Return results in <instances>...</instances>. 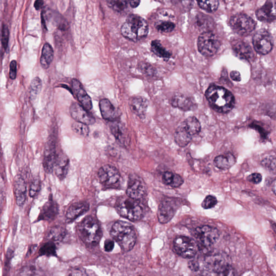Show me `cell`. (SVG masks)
<instances>
[{"instance_id":"obj_1","label":"cell","mask_w":276,"mask_h":276,"mask_svg":"<svg viewBox=\"0 0 276 276\" xmlns=\"http://www.w3.org/2000/svg\"><path fill=\"white\" fill-rule=\"evenodd\" d=\"M205 95L211 108L218 113L227 114L235 106V98L233 93L223 86L210 85Z\"/></svg>"},{"instance_id":"obj_2","label":"cell","mask_w":276,"mask_h":276,"mask_svg":"<svg viewBox=\"0 0 276 276\" xmlns=\"http://www.w3.org/2000/svg\"><path fill=\"white\" fill-rule=\"evenodd\" d=\"M110 235L124 251H130L135 245L136 232L130 223L122 220L115 223L110 231Z\"/></svg>"},{"instance_id":"obj_3","label":"cell","mask_w":276,"mask_h":276,"mask_svg":"<svg viewBox=\"0 0 276 276\" xmlns=\"http://www.w3.org/2000/svg\"><path fill=\"white\" fill-rule=\"evenodd\" d=\"M148 33L146 21L137 15H130L121 28V33L126 38L136 42L145 38Z\"/></svg>"},{"instance_id":"obj_4","label":"cell","mask_w":276,"mask_h":276,"mask_svg":"<svg viewBox=\"0 0 276 276\" xmlns=\"http://www.w3.org/2000/svg\"><path fill=\"white\" fill-rule=\"evenodd\" d=\"M198 250L204 255H210L219 239V233L216 228L209 226L198 227L194 231Z\"/></svg>"},{"instance_id":"obj_5","label":"cell","mask_w":276,"mask_h":276,"mask_svg":"<svg viewBox=\"0 0 276 276\" xmlns=\"http://www.w3.org/2000/svg\"><path fill=\"white\" fill-rule=\"evenodd\" d=\"M82 240L89 245H96L102 237V232L98 220L92 216L85 217L78 227Z\"/></svg>"},{"instance_id":"obj_6","label":"cell","mask_w":276,"mask_h":276,"mask_svg":"<svg viewBox=\"0 0 276 276\" xmlns=\"http://www.w3.org/2000/svg\"><path fill=\"white\" fill-rule=\"evenodd\" d=\"M115 208L120 216L132 222L140 220L143 215V209L137 201L128 196L118 199Z\"/></svg>"},{"instance_id":"obj_7","label":"cell","mask_w":276,"mask_h":276,"mask_svg":"<svg viewBox=\"0 0 276 276\" xmlns=\"http://www.w3.org/2000/svg\"><path fill=\"white\" fill-rule=\"evenodd\" d=\"M220 45L219 38L211 31L202 33L198 38V50L205 57L214 56L218 51Z\"/></svg>"},{"instance_id":"obj_8","label":"cell","mask_w":276,"mask_h":276,"mask_svg":"<svg viewBox=\"0 0 276 276\" xmlns=\"http://www.w3.org/2000/svg\"><path fill=\"white\" fill-rule=\"evenodd\" d=\"M173 248L176 253L185 258H193L197 254L198 249L196 242L187 236H178L173 242Z\"/></svg>"},{"instance_id":"obj_9","label":"cell","mask_w":276,"mask_h":276,"mask_svg":"<svg viewBox=\"0 0 276 276\" xmlns=\"http://www.w3.org/2000/svg\"><path fill=\"white\" fill-rule=\"evenodd\" d=\"M230 25L235 33L242 36L248 35L256 27L254 20L242 14L234 16L230 21Z\"/></svg>"},{"instance_id":"obj_10","label":"cell","mask_w":276,"mask_h":276,"mask_svg":"<svg viewBox=\"0 0 276 276\" xmlns=\"http://www.w3.org/2000/svg\"><path fill=\"white\" fill-rule=\"evenodd\" d=\"M180 202L174 199H165L159 205L157 218L161 224H168L175 216Z\"/></svg>"},{"instance_id":"obj_11","label":"cell","mask_w":276,"mask_h":276,"mask_svg":"<svg viewBox=\"0 0 276 276\" xmlns=\"http://www.w3.org/2000/svg\"><path fill=\"white\" fill-rule=\"evenodd\" d=\"M252 43L255 51L261 54L269 53L273 46L272 37L265 30L257 31L252 39Z\"/></svg>"},{"instance_id":"obj_12","label":"cell","mask_w":276,"mask_h":276,"mask_svg":"<svg viewBox=\"0 0 276 276\" xmlns=\"http://www.w3.org/2000/svg\"><path fill=\"white\" fill-rule=\"evenodd\" d=\"M208 264L212 271L219 275H233L235 271L232 266L222 255L210 257Z\"/></svg>"},{"instance_id":"obj_13","label":"cell","mask_w":276,"mask_h":276,"mask_svg":"<svg viewBox=\"0 0 276 276\" xmlns=\"http://www.w3.org/2000/svg\"><path fill=\"white\" fill-rule=\"evenodd\" d=\"M98 176L100 183L105 186H113L120 181L119 171L111 164H105L98 171Z\"/></svg>"},{"instance_id":"obj_14","label":"cell","mask_w":276,"mask_h":276,"mask_svg":"<svg viewBox=\"0 0 276 276\" xmlns=\"http://www.w3.org/2000/svg\"><path fill=\"white\" fill-rule=\"evenodd\" d=\"M69 112L71 116L76 122H80L88 125L96 123V119L88 111L80 104L73 102L70 106Z\"/></svg>"},{"instance_id":"obj_15","label":"cell","mask_w":276,"mask_h":276,"mask_svg":"<svg viewBox=\"0 0 276 276\" xmlns=\"http://www.w3.org/2000/svg\"><path fill=\"white\" fill-rule=\"evenodd\" d=\"M109 127L118 144L124 147L129 145L130 137L127 129L123 123L118 120L112 122H110Z\"/></svg>"},{"instance_id":"obj_16","label":"cell","mask_w":276,"mask_h":276,"mask_svg":"<svg viewBox=\"0 0 276 276\" xmlns=\"http://www.w3.org/2000/svg\"><path fill=\"white\" fill-rule=\"evenodd\" d=\"M73 93L81 105L88 111L92 108V99L83 88L82 83L77 79H73L72 81Z\"/></svg>"},{"instance_id":"obj_17","label":"cell","mask_w":276,"mask_h":276,"mask_svg":"<svg viewBox=\"0 0 276 276\" xmlns=\"http://www.w3.org/2000/svg\"><path fill=\"white\" fill-rule=\"evenodd\" d=\"M146 192L145 185L140 179L135 178L129 180L126 190V194L129 198L139 200L144 198Z\"/></svg>"},{"instance_id":"obj_18","label":"cell","mask_w":276,"mask_h":276,"mask_svg":"<svg viewBox=\"0 0 276 276\" xmlns=\"http://www.w3.org/2000/svg\"><path fill=\"white\" fill-rule=\"evenodd\" d=\"M172 107L178 108L182 111H192L197 107L195 100L182 94H177L173 96L171 101Z\"/></svg>"},{"instance_id":"obj_19","label":"cell","mask_w":276,"mask_h":276,"mask_svg":"<svg viewBox=\"0 0 276 276\" xmlns=\"http://www.w3.org/2000/svg\"><path fill=\"white\" fill-rule=\"evenodd\" d=\"M275 0H267L265 4L256 12V17L259 21L266 22L275 19Z\"/></svg>"},{"instance_id":"obj_20","label":"cell","mask_w":276,"mask_h":276,"mask_svg":"<svg viewBox=\"0 0 276 276\" xmlns=\"http://www.w3.org/2000/svg\"><path fill=\"white\" fill-rule=\"evenodd\" d=\"M99 108L102 118L109 122L118 120L119 115L115 107L108 99H102L99 101Z\"/></svg>"},{"instance_id":"obj_21","label":"cell","mask_w":276,"mask_h":276,"mask_svg":"<svg viewBox=\"0 0 276 276\" xmlns=\"http://www.w3.org/2000/svg\"><path fill=\"white\" fill-rule=\"evenodd\" d=\"M148 105V100L143 97H133L130 102L131 112L140 118L145 117Z\"/></svg>"},{"instance_id":"obj_22","label":"cell","mask_w":276,"mask_h":276,"mask_svg":"<svg viewBox=\"0 0 276 276\" xmlns=\"http://www.w3.org/2000/svg\"><path fill=\"white\" fill-rule=\"evenodd\" d=\"M57 157L54 145L51 143L47 145L43 162V167L46 173H51L53 172Z\"/></svg>"},{"instance_id":"obj_23","label":"cell","mask_w":276,"mask_h":276,"mask_svg":"<svg viewBox=\"0 0 276 276\" xmlns=\"http://www.w3.org/2000/svg\"><path fill=\"white\" fill-rule=\"evenodd\" d=\"M233 49L241 59L251 61L254 58V53L251 46L240 40H235L232 43Z\"/></svg>"},{"instance_id":"obj_24","label":"cell","mask_w":276,"mask_h":276,"mask_svg":"<svg viewBox=\"0 0 276 276\" xmlns=\"http://www.w3.org/2000/svg\"><path fill=\"white\" fill-rule=\"evenodd\" d=\"M16 201L19 206L25 203L27 198V186L24 179L21 177L16 178L14 183Z\"/></svg>"},{"instance_id":"obj_25","label":"cell","mask_w":276,"mask_h":276,"mask_svg":"<svg viewBox=\"0 0 276 276\" xmlns=\"http://www.w3.org/2000/svg\"><path fill=\"white\" fill-rule=\"evenodd\" d=\"M59 209L58 203L50 199L44 205L39 215L38 219L46 220H53L58 215Z\"/></svg>"},{"instance_id":"obj_26","label":"cell","mask_w":276,"mask_h":276,"mask_svg":"<svg viewBox=\"0 0 276 276\" xmlns=\"http://www.w3.org/2000/svg\"><path fill=\"white\" fill-rule=\"evenodd\" d=\"M90 208L89 204L85 201L74 203L71 205L66 212V217L70 220H74L85 213Z\"/></svg>"},{"instance_id":"obj_27","label":"cell","mask_w":276,"mask_h":276,"mask_svg":"<svg viewBox=\"0 0 276 276\" xmlns=\"http://www.w3.org/2000/svg\"><path fill=\"white\" fill-rule=\"evenodd\" d=\"M70 161L68 157L63 154L58 155L54 170L57 177L60 179H64L68 172Z\"/></svg>"},{"instance_id":"obj_28","label":"cell","mask_w":276,"mask_h":276,"mask_svg":"<svg viewBox=\"0 0 276 276\" xmlns=\"http://www.w3.org/2000/svg\"><path fill=\"white\" fill-rule=\"evenodd\" d=\"M236 159L235 156L228 153L216 156L214 160L215 167L222 170H227L231 169L235 164Z\"/></svg>"},{"instance_id":"obj_29","label":"cell","mask_w":276,"mask_h":276,"mask_svg":"<svg viewBox=\"0 0 276 276\" xmlns=\"http://www.w3.org/2000/svg\"><path fill=\"white\" fill-rule=\"evenodd\" d=\"M174 138L177 145L180 147H185L191 143L193 137L181 124L175 131Z\"/></svg>"},{"instance_id":"obj_30","label":"cell","mask_w":276,"mask_h":276,"mask_svg":"<svg viewBox=\"0 0 276 276\" xmlns=\"http://www.w3.org/2000/svg\"><path fill=\"white\" fill-rule=\"evenodd\" d=\"M195 24L196 28L202 33L211 31L214 26L213 20L208 16L202 14L196 16Z\"/></svg>"},{"instance_id":"obj_31","label":"cell","mask_w":276,"mask_h":276,"mask_svg":"<svg viewBox=\"0 0 276 276\" xmlns=\"http://www.w3.org/2000/svg\"><path fill=\"white\" fill-rule=\"evenodd\" d=\"M185 129L193 137L201 132V125L198 119L195 117H189L182 123H181Z\"/></svg>"},{"instance_id":"obj_32","label":"cell","mask_w":276,"mask_h":276,"mask_svg":"<svg viewBox=\"0 0 276 276\" xmlns=\"http://www.w3.org/2000/svg\"><path fill=\"white\" fill-rule=\"evenodd\" d=\"M163 183L165 185L173 188H178L184 184V181L182 177L171 172H165L162 177Z\"/></svg>"},{"instance_id":"obj_33","label":"cell","mask_w":276,"mask_h":276,"mask_svg":"<svg viewBox=\"0 0 276 276\" xmlns=\"http://www.w3.org/2000/svg\"><path fill=\"white\" fill-rule=\"evenodd\" d=\"M54 52L51 45L46 43L43 46L40 59L41 65L43 69L49 68L53 59Z\"/></svg>"},{"instance_id":"obj_34","label":"cell","mask_w":276,"mask_h":276,"mask_svg":"<svg viewBox=\"0 0 276 276\" xmlns=\"http://www.w3.org/2000/svg\"><path fill=\"white\" fill-rule=\"evenodd\" d=\"M249 128L257 131L259 133L260 138L263 141H266L269 138L270 131L263 123L255 121L249 125Z\"/></svg>"},{"instance_id":"obj_35","label":"cell","mask_w":276,"mask_h":276,"mask_svg":"<svg viewBox=\"0 0 276 276\" xmlns=\"http://www.w3.org/2000/svg\"><path fill=\"white\" fill-rule=\"evenodd\" d=\"M130 0H106L108 6L115 12L122 13L127 10Z\"/></svg>"},{"instance_id":"obj_36","label":"cell","mask_w":276,"mask_h":276,"mask_svg":"<svg viewBox=\"0 0 276 276\" xmlns=\"http://www.w3.org/2000/svg\"><path fill=\"white\" fill-rule=\"evenodd\" d=\"M152 51L158 57L163 59H170L172 53L167 49L164 48L161 43L158 41H153L151 43Z\"/></svg>"},{"instance_id":"obj_37","label":"cell","mask_w":276,"mask_h":276,"mask_svg":"<svg viewBox=\"0 0 276 276\" xmlns=\"http://www.w3.org/2000/svg\"><path fill=\"white\" fill-rule=\"evenodd\" d=\"M202 10L207 12H215L218 7V0H197Z\"/></svg>"},{"instance_id":"obj_38","label":"cell","mask_w":276,"mask_h":276,"mask_svg":"<svg viewBox=\"0 0 276 276\" xmlns=\"http://www.w3.org/2000/svg\"><path fill=\"white\" fill-rule=\"evenodd\" d=\"M67 235L66 229L62 227H55L49 233V238L54 241H62Z\"/></svg>"},{"instance_id":"obj_39","label":"cell","mask_w":276,"mask_h":276,"mask_svg":"<svg viewBox=\"0 0 276 276\" xmlns=\"http://www.w3.org/2000/svg\"><path fill=\"white\" fill-rule=\"evenodd\" d=\"M39 253L46 256H57V246L52 242H47L39 250Z\"/></svg>"},{"instance_id":"obj_40","label":"cell","mask_w":276,"mask_h":276,"mask_svg":"<svg viewBox=\"0 0 276 276\" xmlns=\"http://www.w3.org/2000/svg\"><path fill=\"white\" fill-rule=\"evenodd\" d=\"M72 129L78 135L84 137H87L89 136L90 129L88 125L76 122L73 124Z\"/></svg>"},{"instance_id":"obj_41","label":"cell","mask_w":276,"mask_h":276,"mask_svg":"<svg viewBox=\"0 0 276 276\" xmlns=\"http://www.w3.org/2000/svg\"><path fill=\"white\" fill-rule=\"evenodd\" d=\"M176 25L174 22L170 21H161L155 25L157 31L162 33H168L175 29Z\"/></svg>"},{"instance_id":"obj_42","label":"cell","mask_w":276,"mask_h":276,"mask_svg":"<svg viewBox=\"0 0 276 276\" xmlns=\"http://www.w3.org/2000/svg\"><path fill=\"white\" fill-rule=\"evenodd\" d=\"M263 167L267 170L272 172L275 174V157L274 156H270L265 157L261 162Z\"/></svg>"},{"instance_id":"obj_43","label":"cell","mask_w":276,"mask_h":276,"mask_svg":"<svg viewBox=\"0 0 276 276\" xmlns=\"http://www.w3.org/2000/svg\"><path fill=\"white\" fill-rule=\"evenodd\" d=\"M42 89V82L38 77L34 79L30 86V94L31 96L36 97Z\"/></svg>"},{"instance_id":"obj_44","label":"cell","mask_w":276,"mask_h":276,"mask_svg":"<svg viewBox=\"0 0 276 276\" xmlns=\"http://www.w3.org/2000/svg\"><path fill=\"white\" fill-rule=\"evenodd\" d=\"M217 203V200L215 196L208 195L202 203V207L204 209H209L214 208Z\"/></svg>"},{"instance_id":"obj_45","label":"cell","mask_w":276,"mask_h":276,"mask_svg":"<svg viewBox=\"0 0 276 276\" xmlns=\"http://www.w3.org/2000/svg\"><path fill=\"white\" fill-rule=\"evenodd\" d=\"M2 34V44L3 48L6 50L9 46L10 38V31L7 25H3Z\"/></svg>"},{"instance_id":"obj_46","label":"cell","mask_w":276,"mask_h":276,"mask_svg":"<svg viewBox=\"0 0 276 276\" xmlns=\"http://www.w3.org/2000/svg\"><path fill=\"white\" fill-rule=\"evenodd\" d=\"M139 68L142 72L147 76H153L155 74V70L154 68L152 66L148 64V63H140Z\"/></svg>"},{"instance_id":"obj_47","label":"cell","mask_w":276,"mask_h":276,"mask_svg":"<svg viewBox=\"0 0 276 276\" xmlns=\"http://www.w3.org/2000/svg\"><path fill=\"white\" fill-rule=\"evenodd\" d=\"M41 183L38 179L34 180L30 186L29 195L31 197H35L40 190Z\"/></svg>"},{"instance_id":"obj_48","label":"cell","mask_w":276,"mask_h":276,"mask_svg":"<svg viewBox=\"0 0 276 276\" xmlns=\"http://www.w3.org/2000/svg\"><path fill=\"white\" fill-rule=\"evenodd\" d=\"M173 4L181 9H187L190 7L193 0H172Z\"/></svg>"},{"instance_id":"obj_49","label":"cell","mask_w":276,"mask_h":276,"mask_svg":"<svg viewBox=\"0 0 276 276\" xmlns=\"http://www.w3.org/2000/svg\"><path fill=\"white\" fill-rule=\"evenodd\" d=\"M247 180L249 182L257 185L261 183L262 180V176L259 173H252L247 178Z\"/></svg>"},{"instance_id":"obj_50","label":"cell","mask_w":276,"mask_h":276,"mask_svg":"<svg viewBox=\"0 0 276 276\" xmlns=\"http://www.w3.org/2000/svg\"><path fill=\"white\" fill-rule=\"evenodd\" d=\"M17 75V63L13 60L11 62L10 76L12 80H15Z\"/></svg>"},{"instance_id":"obj_51","label":"cell","mask_w":276,"mask_h":276,"mask_svg":"<svg viewBox=\"0 0 276 276\" xmlns=\"http://www.w3.org/2000/svg\"><path fill=\"white\" fill-rule=\"evenodd\" d=\"M115 247V242L112 240H107L104 243V250L106 252H111Z\"/></svg>"},{"instance_id":"obj_52","label":"cell","mask_w":276,"mask_h":276,"mask_svg":"<svg viewBox=\"0 0 276 276\" xmlns=\"http://www.w3.org/2000/svg\"><path fill=\"white\" fill-rule=\"evenodd\" d=\"M231 78L232 80L235 82H241L242 80V77L241 74L238 71L234 70L230 74Z\"/></svg>"},{"instance_id":"obj_53","label":"cell","mask_w":276,"mask_h":276,"mask_svg":"<svg viewBox=\"0 0 276 276\" xmlns=\"http://www.w3.org/2000/svg\"><path fill=\"white\" fill-rule=\"evenodd\" d=\"M188 265L189 269L193 271H197L199 269V264L198 262L195 261L189 262Z\"/></svg>"},{"instance_id":"obj_54","label":"cell","mask_w":276,"mask_h":276,"mask_svg":"<svg viewBox=\"0 0 276 276\" xmlns=\"http://www.w3.org/2000/svg\"><path fill=\"white\" fill-rule=\"evenodd\" d=\"M44 0H36L34 3V7L36 11H39L42 9L44 5Z\"/></svg>"},{"instance_id":"obj_55","label":"cell","mask_w":276,"mask_h":276,"mask_svg":"<svg viewBox=\"0 0 276 276\" xmlns=\"http://www.w3.org/2000/svg\"><path fill=\"white\" fill-rule=\"evenodd\" d=\"M140 3V0H130L129 5L132 9L137 8Z\"/></svg>"}]
</instances>
